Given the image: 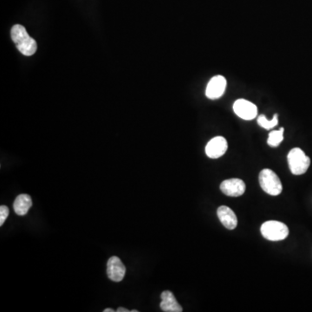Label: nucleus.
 Here are the masks:
<instances>
[{"instance_id": "1", "label": "nucleus", "mask_w": 312, "mask_h": 312, "mask_svg": "<svg viewBox=\"0 0 312 312\" xmlns=\"http://www.w3.org/2000/svg\"><path fill=\"white\" fill-rule=\"evenodd\" d=\"M10 35L17 50L24 56L30 57L37 51V42L29 36L25 28L21 24L14 25L10 31Z\"/></svg>"}, {"instance_id": "2", "label": "nucleus", "mask_w": 312, "mask_h": 312, "mask_svg": "<svg viewBox=\"0 0 312 312\" xmlns=\"http://www.w3.org/2000/svg\"><path fill=\"white\" fill-rule=\"evenodd\" d=\"M290 170L294 175H302L311 166V159L299 148H294L287 156Z\"/></svg>"}, {"instance_id": "3", "label": "nucleus", "mask_w": 312, "mask_h": 312, "mask_svg": "<svg viewBox=\"0 0 312 312\" xmlns=\"http://www.w3.org/2000/svg\"><path fill=\"white\" fill-rule=\"evenodd\" d=\"M259 184L266 193L270 195L278 196L282 193L283 186L281 180L273 170L263 169L259 173Z\"/></svg>"}, {"instance_id": "4", "label": "nucleus", "mask_w": 312, "mask_h": 312, "mask_svg": "<svg viewBox=\"0 0 312 312\" xmlns=\"http://www.w3.org/2000/svg\"><path fill=\"white\" fill-rule=\"evenodd\" d=\"M263 237L270 241H280L289 235V228L286 224L276 220L264 223L260 228Z\"/></svg>"}, {"instance_id": "5", "label": "nucleus", "mask_w": 312, "mask_h": 312, "mask_svg": "<svg viewBox=\"0 0 312 312\" xmlns=\"http://www.w3.org/2000/svg\"><path fill=\"white\" fill-rule=\"evenodd\" d=\"M234 113L246 121H251L256 118L258 115V108L255 104L246 99H238L233 104Z\"/></svg>"}, {"instance_id": "6", "label": "nucleus", "mask_w": 312, "mask_h": 312, "mask_svg": "<svg viewBox=\"0 0 312 312\" xmlns=\"http://www.w3.org/2000/svg\"><path fill=\"white\" fill-rule=\"evenodd\" d=\"M126 273V267L122 260L117 257H111L107 263V274L114 282H121Z\"/></svg>"}, {"instance_id": "7", "label": "nucleus", "mask_w": 312, "mask_h": 312, "mask_svg": "<svg viewBox=\"0 0 312 312\" xmlns=\"http://www.w3.org/2000/svg\"><path fill=\"white\" fill-rule=\"evenodd\" d=\"M226 79L223 76L218 75L211 78L206 89V96L209 99H218L222 97L226 91Z\"/></svg>"}, {"instance_id": "8", "label": "nucleus", "mask_w": 312, "mask_h": 312, "mask_svg": "<svg viewBox=\"0 0 312 312\" xmlns=\"http://www.w3.org/2000/svg\"><path fill=\"white\" fill-rule=\"evenodd\" d=\"M228 149V144L224 137H216L210 140L206 146V156L211 159H218L224 156Z\"/></svg>"}, {"instance_id": "9", "label": "nucleus", "mask_w": 312, "mask_h": 312, "mask_svg": "<svg viewBox=\"0 0 312 312\" xmlns=\"http://www.w3.org/2000/svg\"><path fill=\"white\" fill-rule=\"evenodd\" d=\"M220 190L229 197H239L246 192V184L242 179L233 178L226 179L220 184Z\"/></svg>"}, {"instance_id": "10", "label": "nucleus", "mask_w": 312, "mask_h": 312, "mask_svg": "<svg viewBox=\"0 0 312 312\" xmlns=\"http://www.w3.org/2000/svg\"><path fill=\"white\" fill-rule=\"evenodd\" d=\"M217 215L223 226L229 230L235 229L238 225V219L235 213L226 206H219L217 210Z\"/></svg>"}, {"instance_id": "11", "label": "nucleus", "mask_w": 312, "mask_h": 312, "mask_svg": "<svg viewBox=\"0 0 312 312\" xmlns=\"http://www.w3.org/2000/svg\"><path fill=\"white\" fill-rule=\"evenodd\" d=\"M161 302H160V309L165 312H181L182 307L179 306L177 302L175 297L169 291H165L160 295Z\"/></svg>"}, {"instance_id": "12", "label": "nucleus", "mask_w": 312, "mask_h": 312, "mask_svg": "<svg viewBox=\"0 0 312 312\" xmlns=\"http://www.w3.org/2000/svg\"><path fill=\"white\" fill-rule=\"evenodd\" d=\"M32 206V199L28 194H20L17 196L13 203V209L17 215H26L30 207Z\"/></svg>"}, {"instance_id": "13", "label": "nucleus", "mask_w": 312, "mask_h": 312, "mask_svg": "<svg viewBox=\"0 0 312 312\" xmlns=\"http://www.w3.org/2000/svg\"><path fill=\"white\" fill-rule=\"evenodd\" d=\"M284 128L279 130H273L269 134V137L267 139L268 145L273 148H277L280 145V143L284 141Z\"/></svg>"}, {"instance_id": "14", "label": "nucleus", "mask_w": 312, "mask_h": 312, "mask_svg": "<svg viewBox=\"0 0 312 312\" xmlns=\"http://www.w3.org/2000/svg\"><path fill=\"white\" fill-rule=\"evenodd\" d=\"M279 123V116L278 114H275L273 119L268 120L265 117V115H260L258 117V124L259 126L262 127L265 130H272L274 127L277 126Z\"/></svg>"}, {"instance_id": "15", "label": "nucleus", "mask_w": 312, "mask_h": 312, "mask_svg": "<svg viewBox=\"0 0 312 312\" xmlns=\"http://www.w3.org/2000/svg\"><path fill=\"white\" fill-rule=\"evenodd\" d=\"M10 210L6 206H0V226H3V223L6 220L7 217L9 215Z\"/></svg>"}, {"instance_id": "16", "label": "nucleus", "mask_w": 312, "mask_h": 312, "mask_svg": "<svg viewBox=\"0 0 312 312\" xmlns=\"http://www.w3.org/2000/svg\"><path fill=\"white\" fill-rule=\"evenodd\" d=\"M117 312H130V310L126 309V308H123V307H119L117 310Z\"/></svg>"}, {"instance_id": "17", "label": "nucleus", "mask_w": 312, "mask_h": 312, "mask_svg": "<svg viewBox=\"0 0 312 312\" xmlns=\"http://www.w3.org/2000/svg\"><path fill=\"white\" fill-rule=\"evenodd\" d=\"M103 312H115V311L113 309L108 308V309L103 310Z\"/></svg>"}, {"instance_id": "18", "label": "nucleus", "mask_w": 312, "mask_h": 312, "mask_svg": "<svg viewBox=\"0 0 312 312\" xmlns=\"http://www.w3.org/2000/svg\"><path fill=\"white\" fill-rule=\"evenodd\" d=\"M130 312H138V311H137V310H133V311H130Z\"/></svg>"}]
</instances>
